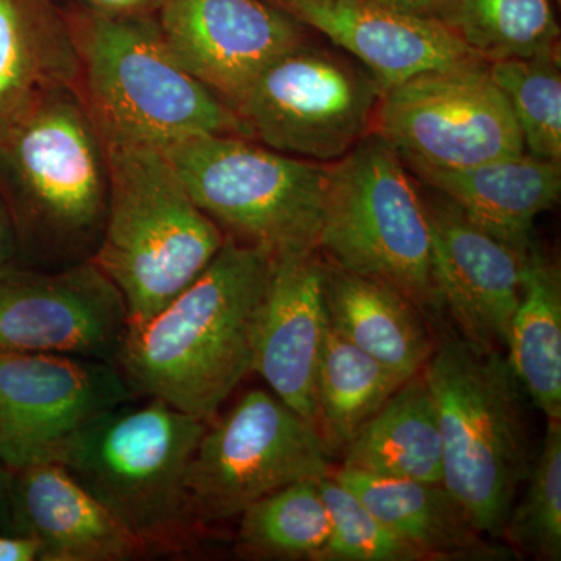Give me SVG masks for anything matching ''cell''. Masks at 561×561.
<instances>
[{"label":"cell","mask_w":561,"mask_h":561,"mask_svg":"<svg viewBox=\"0 0 561 561\" xmlns=\"http://www.w3.org/2000/svg\"><path fill=\"white\" fill-rule=\"evenodd\" d=\"M319 431L273 391L251 390L210 421L187 470L186 489L202 529L238 518L267 494L331 474Z\"/></svg>","instance_id":"cell-10"},{"label":"cell","mask_w":561,"mask_h":561,"mask_svg":"<svg viewBox=\"0 0 561 561\" xmlns=\"http://www.w3.org/2000/svg\"><path fill=\"white\" fill-rule=\"evenodd\" d=\"M408 169L451 201L472 224L524 256L534 245L535 220L553 208L561 194V164L527 151L474 168Z\"/></svg>","instance_id":"cell-19"},{"label":"cell","mask_w":561,"mask_h":561,"mask_svg":"<svg viewBox=\"0 0 561 561\" xmlns=\"http://www.w3.org/2000/svg\"><path fill=\"white\" fill-rule=\"evenodd\" d=\"M108 197L106 144L73 88L51 92L0 130V198L32 267L90 261Z\"/></svg>","instance_id":"cell-2"},{"label":"cell","mask_w":561,"mask_h":561,"mask_svg":"<svg viewBox=\"0 0 561 561\" xmlns=\"http://www.w3.org/2000/svg\"><path fill=\"white\" fill-rule=\"evenodd\" d=\"M209 423L160 400L121 405L77 435L62 465L146 549L180 556L197 542L187 470Z\"/></svg>","instance_id":"cell-5"},{"label":"cell","mask_w":561,"mask_h":561,"mask_svg":"<svg viewBox=\"0 0 561 561\" xmlns=\"http://www.w3.org/2000/svg\"><path fill=\"white\" fill-rule=\"evenodd\" d=\"M424 202L432 236V279L442 311H448L461 337L479 348H507L527 256L472 224L438 192L424 194Z\"/></svg>","instance_id":"cell-15"},{"label":"cell","mask_w":561,"mask_h":561,"mask_svg":"<svg viewBox=\"0 0 561 561\" xmlns=\"http://www.w3.org/2000/svg\"><path fill=\"white\" fill-rule=\"evenodd\" d=\"M382 94L359 62L305 41L262 70L236 114L247 138L327 164L370 135Z\"/></svg>","instance_id":"cell-9"},{"label":"cell","mask_w":561,"mask_h":561,"mask_svg":"<svg viewBox=\"0 0 561 561\" xmlns=\"http://www.w3.org/2000/svg\"><path fill=\"white\" fill-rule=\"evenodd\" d=\"M526 494L513 504L502 538L513 551L537 560H561V424L549 420Z\"/></svg>","instance_id":"cell-29"},{"label":"cell","mask_w":561,"mask_h":561,"mask_svg":"<svg viewBox=\"0 0 561 561\" xmlns=\"http://www.w3.org/2000/svg\"><path fill=\"white\" fill-rule=\"evenodd\" d=\"M443 445V486L500 540L531 465L524 390L507 356L448 334L424 367Z\"/></svg>","instance_id":"cell-4"},{"label":"cell","mask_w":561,"mask_h":561,"mask_svg":"<svg viewBox=\"0 0 561 561\" xmlns=\"http://www.w3.org/2000/svg\"><path fill=\"white\" fill-rule=\"evenodd\" d=\"M76 92L105 144L164 149L195 135L247 138L236 111L192 77L157 16H110L70 5Z\"/></svg>","instance_id":"cell-3"},{"label":"cell","mask_w":561,"mask_h":561,"mask_svg":"<svg viewBox=\"0 0 561 561\" xmlns=\"http://www.w3.org/2000/svg\"><path fill=\"white\" fill-rule=\"evenodd\" d=\"M157 20L173 57L234 111L262 70L306 41L271 0H165Z\"/></svg>","instance_id":"cell-14"},{"label":"cell","mask_w":561,"mask_h":561,"mask_svg":"<svg viewBox=\"0 0 561 561\" xmlns=\"http://www.w3.org/2000/svg\"><path fill=\"white\" fill-rule=\"evenodd\" d=\"M319 482L291 483L243 511L239 553L251 560H316L331 535Z\"/></svg>","instance_id":"cell-26"},{"label":"cell","mask_w":561,"mask_h":561,"mask_svg":"<svg viewBox=\"0 0 561 561\" xmlns=\"http://www.w3.org/2000/svg\"><path fill=\"white\" fill-rule=\"evenodd\" d=\"M135 398L110 362L0 353V460L11 470L58 463L77 435Z\"/></svg>","instance_id":"cell-12"},{"label":"cell","mask_w":561,"mask_h":561,"mask_svg":"<svg viewBox=\"0 0 561 561\" xmlns=\"http://www.w3.org/2000/svg\"><path fill=\"white\" fill-rule=\"evenodd\" d=\"M323 295L330 330L404 382L423 373L435 345L426 317L411 301L386 284L327 260Z\"/></svg>","instance_id":"cell-21"},{"label":"cell","mask_w":561,"mask_h":561,"mask_svg":"<svg viewBox=\"0 0 561 561\" xmlns=\"http://www.w3.org/2000/svg\"><path fill=\"white\" fill-rule=\"evenodd\" d=\"M128 330L124 297L94 264L0 268V353H46L116 365Z\"/></svg>","instance_id":"cell-13"},{"label":"cell","mask_w":561,"mask_h":561,"mask_svg":"<svg viewBox=\"0 0 561 561\" xmlns=\"http://www.w3.org/2000/svg\"><path fill=\"white\" fill-rule=\"evenodd\" d=\"M332 478L393 534L423 553L426 561H504L518 553L476 529L443 483L382 478L350 468Z\"/></svg>","instance_id":"cell-20"},{"label":"cell","mask_w":561,"mask_h":561,"mask_svg":"<svg viewBox=\"0 0 561 561\" xmlns=\"http://www.w3.org/2000/svg\"><path fill=\"white\" fill-rule=\"evenodd\" d=\"M76 44L57 0H0V130L51 92L76 90Z\"/></svg>","instance_id":"cell-22"},{"label":"cell","mask_w":561,"mask_h":561,"mask_svg":"<svg viewBox=\"0 0 561 561\" xmlns=\"http://www.w3.org/2000/svg\"><path fill=\"white\" fill-rule=\"evenodd\" d=\"M108 213L91 261L142 323L194 283L225 243L160 149L106 144Z\"/></svg>","instance_id":"cell-6"},{"label":"cell","mask_w":561,"mask_h":561,"mask_svg":"<svg viewBox=\"0 0 561 561\" xmlns=\"http://www.w3.org/2000/svg\"><path fill=\"white\" fill-rule=\"evenodd\" d=\"M319 253L337 267L386 284L426 319L442 312L424 192L378 133L330 164Z\"/></svg>","instance_id":"cell-7"},{"label":"cell","mask_w":561,"mask_h":561,"mask_svg":"<svg viewBox=\"0 0 561 561\" xmlns=\"http://www.w3.org/2000/svg\"><path fill=\"white\" fill-rule=\"evenodd\" d=\"M18 254V239L13 221L5 203L0 198V268L14 262Z\"/></svg>","instance_id":"cell-35"},{"label":"cell","mask_w":561,"mask_h":561,"mask_svg":"<svg viewBox=\"0 0 561 561\" xmlns=\"http://www.w3.org/2000/svg\"><path fill=\"white\" fill-rule=\"evenodd\" d=\"M14 471V497L39 561H127L146 549L60 463Z\"/></svg>","instance_id":"cell-18"},{"label":"cell","mask_w":561,"mask_h":561,"mask_svg":"<svg viewBox=\"0 0 561 561\" xmlns=\"http://www.w3.org/2000/svg\"><path fill=\"white\" fill-rule=\"evenodd\" d=\"M342 456L350 470L443 483L442 435L423 375L402 383Z\"/></svg>","instance_id":"cell-23"},{"label":"cell","mask_w":561,"mask_h":561,"mask_svg":"<svg viewBox=\"0 0 561 561\" xmlns=\"http://www.w3.org/2000/svg\"><path fill=\"white\" fill-rule=\"evenodd\" d=\"M507 350L524 393L548 420H561V275L534 245L524 265Z\"/></svg>","instance_id":"cell-24"},{"label":"cell","mask_w":561,"mask_h":561,"mask_svg":"<svg viewBox=\"0 0 561 561\" xmlns=\"http://www.w3.org/2000/svg\"><path fill=\"white\" fill-rule=\"evenodd\" d=\"M271 2L356 58L383 91L421 73L482 60L445 22L404 13L378 0Z\"/></svg>","instance_id":"cell-16"},{"label":"cell","mask_w":561,"mask_h":561,"mask_svg":"<svg viewBox=\"0 0 561 561\" xmlns=\"http://www.w3.org/2000/svg\"><path fill=\"white\" fill-rule=\"evenodd\" d=\"M489 72L511 106L527 153L561 164L559 49L530 58L491 61Z\"/></svg>","instance_id":"cell-28"},{"label":"cell","mask_w":561,"mask_h":561,"mask_svg":"<svg viewBox=\"0 0 561 561\" xmlns=\"http://www.w3.org/2000/svg\"><path fill=\"white\" fill-rule=\"evenodd\" d=\"M378 2L404 13L445 22L454 0H378Z\"/></svg>","instance_id":"cell-33"},{"label":"cell","mask_w":561,"mask_h":561,"mask_svg":"<svg viewBox=\"0 0 561 561\" xmlns=\"http://www.w3.org/2000/svg\"><path fill=\"white\" fill-rule=\"evenodd\" d=\"M0 534L27 537L14 497V471L0 460Z\"/></svg>","instance_id":"cell-32"},{"label":"cell","mask_w":561,"mask_h":561,"mask_svg":"<svg viewBox=\"0 0 561 561\" xmlns=\"http://www.w3.org/2000/svg\"><path fill=\"white\" fill-rule=\"evenodd\" d=\"M272 272L267 251L227 238L194 283L128 324L116 367L135 394L216 420L253 371Z\"/></svg>","instance_id":"cell-1"},{"label":"cell","mask_w":561,"mask_h":561,"mask_svg":"<svg viewBox=\"0 0 561 561\" xmlns=\"http://www.w3.org/2000/svg\"><path fill=\"white\" fill-rule=\"evenodd\" d=\"M70 5L110 16H157L165 0H69Z\"/></svg>","instance_id":"cell-31"},{"label":"cell","mask_w":561,"mask_h":561,"mask_svg":"<svg viewBox=\"0 0 561 561\" xmlns=\"http://www.w3.org/2000/svg\"><path fill=\"white\" fill-rule=\"evenodd\" d=\"M319 486L330 513L331 535L317 561H426L331 474L320 479Z\"/></svg>","instance_id":"cell-30"},{"label":"cell","mask_w":561,"mask_h":561,"mask_svg":"<svg viewBox=\"0 0 561 561\" xmlns=\"http://www.w3.org/2000/svg\"><path fill=\"white\" fill-rule=\"evenodd\" d=\"M319 251L273 261L253 371L316 426V381L328 332Z\"/></svg>","instance_id":"cell-17"},{"label":"cell","mask_w":561,"mask_h":561,"mask_svg":"<svg viewBox=\"0 0 561 561\" xmlns=\"http://www.w3.org/2000/svg\"><path fill=\"white\" fill-rule=\"evenodd\" d=\"M39 560V545L32 537L0 534V561Z\"/></svg>","instance_id":"cell-34"},{"label":"cell","mask_w":561,"mask_h":561,"mask_svg":"<svg viewBox=\"0 0 561 561\" xmlns=\"http://www.w3.org/2000/svg\"><path fill=\"white\" fill-rule=\"evenodd\" d=\"M402 383L386 365L328 328L317 370L316 427L331 456L345 453Z\"/></svg>","instance_id":"cell-25"},{"label":"cell","mask_w":561,"mask_h":561,"mask_svg":"<svg viewBox=\"0 0 561 561\" xmlns=\"http://www.w3.org/2000/svg\"><path fill=\"white\" fill-rule=\"evenodd\" d=\"M161 151L225 238L273 261L319 251L330 164L231 135L190 136Z\"/></svg>","instance_id":"cell-8"},{"label":"cell","mask_w":561,"mask_h":561,"mask_svg":"<svg viewBox=\"0 0 561 561\" xmlns=\"http://www.w3.org/2000/svg\"><path fill=\"white\" fill-rule=\"evenodd\" d=\"M445 24L486 62L559 49L553 0H454Z\"/></svg>","instance_id":"cell-27"},{"label":"cell","mask_w":561,"mask_h":561,"mask_svg":"<svg viewBox=\"0 0 561 561\" xmlns=\"http://www.w3.org/2000/svg\"><path fill=\"white\" fill-rule=\"evenodd\" d=\"M373 131L408 165L474 168L526 151L483 60L421 73L383 91Z\"/></svg>","instance_id":"cell-11"}]
</instances>
